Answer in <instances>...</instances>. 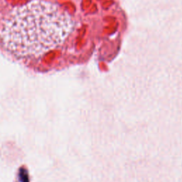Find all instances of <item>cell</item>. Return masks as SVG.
Wrapping results in <instances>:
<instances>
[{"instance_id":"6da1fadb","label":"cell","mask_w":182,"mask_h":182,"mask_svg":"<svg viewBox=\"0 0 182 182\" xmlns=\"http://www.w3.org/2000/svg\"><path fill=\"white\" fill-rule=\"evenodd\" d=\"M73 21L57 5L34 0L16 8L0 29L8 51L21 58H36L63 44L71 33Z\"/></svg>"},{"instance_id":"7a4b0ae2","label":"cell","mask_w":182,"mask_h":182,"mask_svg":"<svg viewBox=\"0 0 182 182\" xmlns=\"http://www.w3.org/2000/svg\"><path fill=\"white\" fill-rule=\"evenodd\" d=\"M19 177L21 182H29L28 172L24 167L20 168L19 172Z\"/></svg>"}]
</instances>
